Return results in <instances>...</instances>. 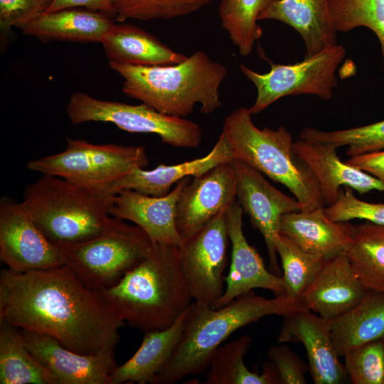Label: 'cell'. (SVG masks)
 Returning <instances> with one entry per match:
<instances>
[{"mask_svg":"<svg viewBox=\"0 0 384 384\" xmlns=\"http://www.w3.org/2000/svg\"><path fill=\"white\" fill-rule=\"evenodd\" d=\"M97 292L125 323L144 332L169 328L193 303L178 246L171 245L154 244L117 284Z\"/></svg>","mask_w":384,"mask_h":384,"instance_id":"3","label":"cell"},{"mask_svg":"<svg viewBox=\"0 0 384 384\" xmlns=\"http://www.w3.org/2000/svg\"><path fill=\"white\" fill-rule=\"evenodd\" d=\"M46 10L38 0H0L1 30L8 31L12 26L23 29Z\"/></svg>","mask_w":384,"mask_h":384,"instance_id":"39","label":"cell"},{"mask_svg":"<svg viewBox=\"0 0 384 384\" xmlns=\"http://www.w3.org/2000/svg\"><path fill=\"white\" fill-rule=\"evenodd\" d=\"M259 20L279 21L292 27L304 42V58L337 44L328 0H277L259 15Z\"/></svg>","mask_w":384,"mask_h":384,"instance_id":"23","label":"cell"},{"mask_svg":"<svg viewBox=\"0 0 384 384\" xmlns=\"http://www.w3.org/2000/svg\"><path fill=\"white\" fill-rule=\"evenodd\" d=\"M329 322L333 344L339 356L384 338V294L368 289L357 305Z\"/></svg>","mask_w":384,"mask_h":384,"instance_id":"27","label":"cell"},{"mask_svg":"<svg viewBox=\"0 0 384 384\" xmlns=\"http://www.w3.org/2000/svg\"><path fill=\"white\" fill-rule=\"evenodd\" d=\"M346 55L340 44L328 47L297 63L283 65L270 62L266 73H257L243 64L242 73L257 89V97L249 108L259 114L281 97L298 95H314L330 100L337 85L336 71Z\"/></svg>","mask_w":384,"mask_h":384,"instance_id":"10","label":"cell"},{"mask_svg":"<svg viewBox=\"0 0 384 384\" xmlns=\"http://www.w3.org/2000/svg\"><path fill=\"white\" fill-rule=\"evenodd\" d=\"M0 258L16 272L64 265L58 247L46 238L21 203L8 196L0 200Z\"/></svg>","mask_w":384,"mask_h":384,"instance_id":"12","label":"cell"},{"mask_svg":"<svg viewBox=\"0 0 384 384\" xmlns=\"http://www.w3.org/2000/svg\"><path fill=\"white\" fill-rule=\"evenodd\" d=\"M226 211L178 247V262L193 301L213 308L224 293L230 240Z\"/></svg>","mask_w":384,"mask_h":384,"instance_id":"11","label":"cell"},{"mask_svg":"<svg viewBox=\"0 0 384 384\" xmlns=\"http://www.w3.org/2000/svg\"><path fill=\"white\" fill-rule=\"evenodd\" d=\"M327 215L334 221L348 222L361 219L384 225V203H369L358 199L350 187L340 189L336 202L325 208Z\"/></svg>","mask_w":384,"mask_h":384,"instance_id":"37","label":"cell"},{"mask_svg":"<svg viewBox=\"0 0 384 384\" xmlns=\"http://www.w3.org/2000/svg\"><path fill=\"white\" fill-rule=\"evenodd\" d=\"M189 308L169 328L144 332L138 350L111 374L110 384L151 383L177 346Z\"/></svg>","mask_w":384,"mask_h":384,"instance_id":"26","label":"cell"},{"mask_svg":"<svg viewBox=\"0 0 384 384\" xmlns=\"http://www.w3.org/2000/svg\"><path fill=\"white\" fill-rule=\"evenodd\" d=\"M277 341L303 344L315 384H341L348 378L333 344L329 320L307 309L293 311L284 316Z\"/></svg>","mask_w":384,"mask_h":384,"instance_id":"16","label":"cell"},{"mask_svg":"<svg viewBox=\"0 0 384 384\" xmlns=\"http://www.w3.org/2000/svg\"><path fill=\"white\" fill-rule=\"evenodd\" d=\"M242 211L237 203L226 211L231 264L225 277V290L214 308L222 307L255 288L267 289L275 296L284 294L282 277L267 270L261 256L247 241L242 230Z\"/></svg>","mask_w":384,"mask_h":384,"instance_id":"17","label":"cell"},{"mask_svg":"<svg viewBox=\"0 0 384 384\" xmlns=\"http://www.w3.org/2000/svg\"><path fill=\"white\" fill-rule=\"evenodd\" d=\"M154 245L141 228L112 216L96 236L57 247L64 265L85 286L100 292L117 284L150 254Z\"/></svg>","mask_w":384,"mask_h":384,"instance_id":"7","label":"cell"},{"mask_svg":"<svg viewBox=\"0 0 384 384\" xmlns=\"http://www.w3.org/2000/svg\"><path fill=\"white\" fill-rule=\"evenodd\" d=\"M39 1H41L46 7V9H48V7L49 6V5L50 4L52 0H38Z\"/></svg>","mask_w":384,"mask_h":384,"instance_id":"42","label":"cell"},{"mask_svg":"<svg viewBox=\"0 0 384 384\" xmlns=\"http://www.w3.org/2000/svg\"><path fill=\"white\" fill-rule=\"evenodd\" d=\"M122 78V92L156 110L186 118L196 105L209 114L222 106L219 89L228 75L223 64L198 50L181 63L136 65L109 62Z\"/></svg>","mask_w":384,"mask_h":384,"instance_id":"4","label":"cell"},{"mask_svg":"<svg viewBox=\"0 0 384 384\" xmlns=\"http://www.w3.org/2000/svg\"><path fill=\"white\" fill-rule=\"evenodd\" d=\"M66 113L73 124L110 122L128 132L156 134L163 143L173 147L196 148L202 141L201 129L197 123L161 113L144 103L102 100L77 92L70 97Z\"/></svg>","mask_w":384,"mask_h":384,"instance_id":"9","label":"cell"},{"mask_svg":"<svg viewBox=\"0 0 384 384\" xmlns=\"http://www.w3.org/2000/svg\"><path fill=\"white\" fill-rule=\"evenodd\" d=\"M252 338L244 335L220 345L211 357L206 372V384H277L280 383L277 371L271 362L265 364L262 373L250 371L244 357Z\"/></svg>","mask_w":384,"mask_h":384,"instance_id":"28","label":"cell"},{"mask_svg":"<svg viewBox=\"0 0 384 384\" xmlns=\"http://www.w3.org/2000/svg\"><path fill=\"white\" fill-rule=\"evenodd\" d=\"M328 6L337 32L363 26L375 33L380 46L384 72V0H328Z\"/></svg>","mask_w":384,"mask_h":384,"instance_id":"33","label":"cell"},{"mask_svg":"<svg viewBox=\"0 0 384 384\" xmlns=\"http://www.w3.org/2000/svg\"><path fill=\"white\" fill-rule=\"evenodd\" d=\"M236 176L232 162L220 164L193 176L184 187L176 207V225L181 241L203 229L235 202Z\"/></svg>","mask_w":384,"mask_h":384,"instance_id":"13","label":"cell"},{"mask_svg":"<svg viewBox=\"0 0 384 384\" xmlns=\"http://www.w3.org/2000/svg\"><path fill=\"white\" fill-rule=\"evenodd\" d=\"M268 358L272 362L282 384H305V373L308 366L287 345H275L270 347Z\"/></svg>","mask_w":384,"mask_h":384,"instance_id":"38","label":"cell"},{"mask_svg":"<svg viewBox=\"0 0 384 384\" xmlns=\"http://www.w3.org/2000/svg\"><path fill=\"white\" fill-rule=\"evenodd\" d=\"M236 176L238 204L249 215L250 221L261 233L270 259V268L280 272L277 260L275 240L284 214L301 210L297 199L292 198L272 186L255 169L236 160L232 161Z\"/></svg>","mask_w":384,"mask_h":384,"instance_id":"14","label":"cell"},{"mask_svg":"<svg viewBox=\"0 0 384 384\" xmlns=\"http://www.w3.org/2000/svg\"><path fill=\"white\" fill-rule=\"evenodd\" d=\"M302 309L306 308L299 299L285 294L267 299L253 291L220 308L193 302L177 346L151 383L173 384L206 373L214 352L233 332L265 316H284Z\"/></svg>","mask_w":384,"mask_h":384,"instance_id":"2","label":"cell"},{"mask_svg":"<svg viewBox=\"0 0 384 384\" xmlns=\"http://www.w3.org/2000/svg\"><path fill=\"white\" fill-rule=\"evenodd\" d=\"M113 23L108 14L73 7L43 13L22 29V33L43 43L53 41L100 43Z\"/></svg>","mask_w":384,"mask_h":384,"instance_id":"24","label":"cell"},{"mask_svg":"<svg viewBox=\"0 0 384 384\" xmlns=\"http://www.w3.org/2000/svg\"><path fill=\"white\" fill-rule=\"evenodd\" d=\"M48 335L83 354L116 348L125 322L65 265L0 272V323Z\"/></svg>","mask_w":384,"mask_h":384,"instance_id":"1","label":"cell"},{"mask_svg":"<svg viewBox=\"0 0 384 384\" xmlns=\"http://www.w3.org/2000/svg\"><path fill=\"white\" fill-rule=\"evenodd\" d=\"M19 331L25 346L50 372L57 384H110V375L117 367L114 347L83 354L64 346L48 335L26 329Z\"/></svg>","mask_w":384,"mask_h":384,"instance_id":"15","label":"cell"},{"mask_svg":"<svg viewBox=\"0 0 384 384\" xmlns=\"http://www.w3.org/2000/svg\"><path fill=\"white\" fill-rule=\"evenodd\" d=\"M249 108L240 107L228 114L222 132L234 160L264 174L293 193L301 210L324 206L318 181L294 153L292 137L284 127L258 128Z\"/></svg>","mask_w":384,"mask_h":384,"instance_id":"6","label":"cell"},{"mask_svg":"<svg viewBox=\"0 0 384 384\" xmlns=\"http://www.w3.org/2000/svg\"><path fill=\"white\" fill-rule=\"evenodd\" d=\"M346 162L375 177L384 184L383 149L351 156Z\"/></svg>","mask_w":384,"mask_h":384,"instance_id":"40","label":"cell"},{"mask_svg":"<svg viewBox=\"0 0 384 384\" xmlns=\"http://www.w3.org/2000/svg\"><path fill=\"white\" fill-rule=\"evenodd\" d=\"M18 330L0 323V383L57 384L50 372L25 346Z\"/></svg>","mask_w":384,"mask_h":384,"instance_id":"29","label":"cell"},{"mask_svg":"<svg viewBox=\"0 0 384 384\" xmlns=\"http://www.w3.org/2000/svg\"><path fill=\"white\" fill-rule=\"evenodd\" d=\"M316 139L321 142H331L338 147L348 146L347 154L354 156L384 149V119L370 124L325 132L319 130Z\"/></svg>","mask_w":384,"mask_h":384,"instance_id":"36","label":"cell"},{"mask_svg":"<svg viewBox=\"0 0 384 384\" xmlns=\"http://www.w3.org/2000/svg\"><path fill=\"white\" fill-rule=\"evenodd\" d=\"M81 7L91 11H100L114 17V9L111 0H52L44 13Z\"/></svg>","mask_w":384,"mask_h":384,"instance_id":"41","label":"cell"},{"mask_svg":"<svg viewBox=\"0 0 384 384\" xmlns=\"http://www.w3.org/2000/svg\"><path fill=\"white\" fill-rule=\"evenodd\" d=\"M109 62L136 65L176 64L186 55L176 52L146 31L130 23H113L100 42Z\"/></svg>","mask_w":384,"mask_h":384,"instance_id":"25","label":"cell"},{"mask_svg":"<svg viewBox=\"0 0 384 384\" xmlns=\"http://www.w3.org/2000/svg\"><path fill=\"white\" fill-rule=\"evenodd\" d=\"M148 163L144 146L96 144L82 139L67 138L65 150L31 161L26 167L82 187L108 190L114 182L144 169Z\"/></svg>","mask_w":384,"mask_h":384,"instance_id":"8","label":"cell"},{"mask_svg":"<svg viewBox=\"0 0 384 384\" xmlns=\"http://www.w3.org/2000/svg\"><path fill=\"white\" fill-rule=\"evenodd\" d=\"M346 253L363 286L384 294V225L366 221L355 226Z\"/></svg>","mask_w":384,"mask_h":384,"instance_id":"30","label":"cell"},{"mask_svg":"<svg viewBox=\"0 0 384 384\" xmlns=\"http://www.w3.org/2000/svg\"><path fill=\"white\" fill-rule=\"evenodd\" d=\"M368 290L341 252L324 262L300 300L307 309L331 320L357 305Z\"/></svg>","mask_w":384,"mask_h":384,"instance_id":"20","label":"cell"},{"mask_svg":"<svg viewBox=\"0 0 384 384\" xmlns=\"http://www.w3.org/2000/svg\"><path fill=\"white\" fill-rule=\"evenodd\" d=\"M274 245L283 269L282 280L284 294L300 300L301 296L312 282L326 260L305 252L280 233Z\"/></svg>","mask_w":384,"mask_h":384,"instance_id":"32","label":"cell"},{"mask_svg":"<svg viewBox=\"0 0 384 384\" xmlns=\"http://www.w3.org/2000/svg\"><path fill=\"white\" fill-rule=\"evenodd\" d=\"M277 0H221L218 16L222 28L242 56L249 55L262 36L259 15Z\"/></svg>","mask_w":384,"mask_h":384,"instance_id":"31","label":"cell"},{"mask_svg":"<svg viewBox=\"0 0 384 384\" xmlns=\"http://www.w3.org/2000/svg\"><path fill=\"white\" fill-rule=\"evenodd\" d=\"M114 194L92 189L63 178L42 174L23 192L22 208L53 245L81 242L107 225Z\"/></svg>","mask_w":384,"mask_h":384,"instance_id":"5","label":"cell"},{"mask_svg":"<svg viewBox=\"0 0 384 384\" xmlns=\"http://www.w3.org/2000/svg\"><path fill=\"white\" fill-rule=\"evenodd\" d=\"M279 233L305 252L326 260L347 251L353 242L355 226L348 221L332 220L323 206L284 214Z\"/></svg>","mask_w":384,"mask_h":384,"instance_id":"21","label":"cell"},{"mask_svg":"<svg viewBox=\"0 0 384 384\" xmlns=\"http://www.w3.org/2000/svg\"><path fill=\"white\" fill-rule=\"evenodd\" d=\"M114 18L117 22L127 19L171 20L198 11L213 0H111Z\"/></svg>","mask_w":384,"mask_h":384,"instance_id":"34","label":"cell"},{"mask_svg":"<svg viewBox=\"0 0 384 384\" xmlns=\"http://www.w3.org/2000/svg\"><path fill=\"white\" fill-rule=\"evenodd\" d=\"M191 176L178 181L166 195L155 197L124 189L114 196L110 215L134 223L154 244L179 246L182 241L176 225V207L184 187Z\"/></svg>","mask_w":384,"mask_h":384,"instance_id":"18","label":"cell"},{"mask_svg":"<svg viewBox=\"0 0 384 384\" xmlns=\"http://www.w3.org/2000/svg\"><path fill=\"white\" fill-rule=\"evenodd\" d=\"M234 160L229 143L222 132L211 151L206 156L178 164H160L151 170L139 169L114 182L108 188L113 194L124 189L161 197L170 192L171 187L187 176H196L212 168Z\"/></svg>","mask_w":384,"mask_h":384,"instance_id":"22","label":"cell"},{"mask_svg":"<svg viewBox=\"0 0 384 384\" xmlns=\"http://www.w3.org/2000/svg\"><path fill=\"white\" fill-rule=\"evenodd\" d=\"M338 146L331 142L299 139L293 144L294 153L316 178L324 205L330 206L338 198L341 186L360 194L372 190L384 192V184L375 177L346 162L337 155Z\"/></svg>","mask_w":384,"mask_h":384,"instance_id":"19","label":"cell"},{"mask_svg":"<svg viewBox=\"0 0 384 384\" xmlns=\"http://www.w3.org/2000/svg\"><path fill=\"white\" fill-rule=\"evenodd\" d=\"M344 366L353 384H384V338L348 351Z\"/></svg>","mask_w":384,"mask_h":384,"instance_id":"35","label":"cell"}]
</instances>
